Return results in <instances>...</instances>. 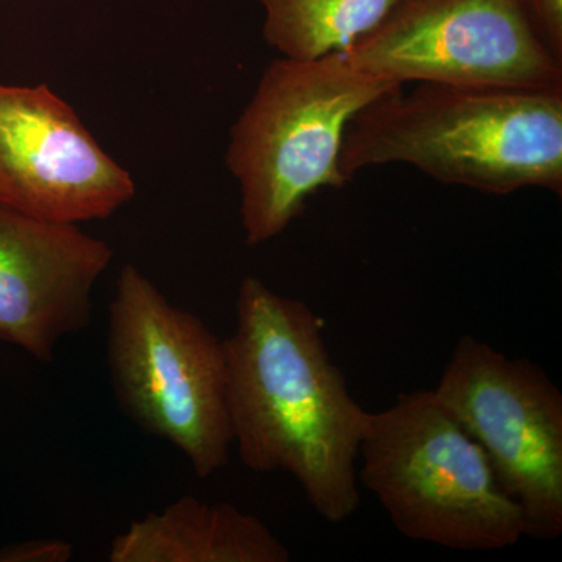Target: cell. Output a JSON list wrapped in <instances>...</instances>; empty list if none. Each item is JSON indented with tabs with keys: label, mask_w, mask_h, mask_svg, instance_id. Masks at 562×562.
<instances>
[{
	"label": "cell",
	"mask_w": 562,
	"mask_h": 562,
	"mask_svg": "<svg viewBox=\"0 0 562 562\" xmlns=\"http://www.w3.org/2000/svg\"><path fill=\"white\" fill-rule=\"evenodd\" d=\"M233 446L251 472H286L322 519L360 508L357 460L369 412L333 362L321 317L246 277L225 339Z\"/></svg>",
	"instance_id": "obj_1"
},
{
	"label": "cell",
	"mask_w": 562,
	"mask_h": 562,
	"mask_svg": "<svg viewBox=\"0 0 562 562\" xmlns=\"http://www.w3.org/2000/svg\"><path fill=\"white\" fill-rule=\"evenodd\" d=\"M406 162L443 184L508 195L562 194V90L419 83L355 114L339 169L347 180Z\"/></svg>",
	"instance_id": "obj_2"
},
{
	"label": "cell",
	"mask_w": 562,
	"mask_h": 562,
	"mask_svg": "<svg viewBox=\"0 0 562 562\" xmlns=\"http://www.w3.org/2000/svg\"><path fill=\"white\" fill-rule=\"evenodd\" d=\"M401 88L355 68L342 54L310 61L281 57L265 69L233 124L225 155L241 190L249 246L284 233L322 188L346 187L339 154L347 125Z\"/></svg>",
	"instance_id": "obj_3"
},
{
	"label": "cell",
	"mask_w": 562,
	"mask_h": 562,
	"mask_svg": "<svg viewBox=\"0 0 562 562\" xmlns=\"http://www.w3.org/2000/svg\"><path fill=\"white\" fill-rule=\"evenodd\" d=\"M360 458L358 479L405 538L464 552L525 538L519 506L435 391L403 392L369 413Z\"/></svg>",
	"instance_id": "obj_4"
},
{
	"label": "cell",
	"mask_w": 562,
	"mask_h": 562,
	"mask_svg": "<svg viewBox=\"0 0 562 562\" xmlns=\"http://www.w3.org/2000/svg\"><path fill=\"white\" fill-rule=\"evenodd\" d=\"M109 322L106 360L122 412L180 450L199 479L224 469L233 446L224 341L133 265L122 268Z\"/></svg>",
	"instance_id": "obj_5"
},
{
	"label": "cell",
	"mask_w": 562,
	"mask_h": 562,
	"mask_svg": "<svg viewBox=\"0 0 562 562\" xmlns=\"http://www.w3.org/2000/svg\"><path fill=\"white\" fill-rule=\"evenodd\" d=\"M435 394L479 443L524 516L525 538L562 535V392L542 368L462 336Z\"/></svg>",
	"instance_id": "obj_6"
},
{
	"label": "cell",
	"mask_w": 562,
	"mask_h": 562,
	"mask_svg": "<svg viewBox=\"0 0 562 562\" xmlns=\"http://www.w3.org/2000/svg\"><path fill=\"white\" fill-rule=\"evenodd\" d=\"M344 58L380 79L562 90V63L519 0H397Z\"/></svg>",
	"instance_id": "obj_7"
},
{
	"label": "cell",
	"mask_w": 562,
	"mask_h": 562,
	"mask_svg": "<svg viewBox=\"0 0 562 562\" xmlns=\"http://www.w3.org/2000/svg\"><path fill=\"white\" fill-rule=\"evenodd\" d=\"M131 172L47 85L0 83V205L35 220H106L132 201Z\"/></svg>",
	"instance_id": "obj_8"
},
{
	"label": "cell",
	"mask_w": 562,
	"mask_h": 562,
	"mask_svg": "<svg viewBox=\"0 0 562 562\" xmlns=\"http://www.w3.org/2000/svg\"><path fill=\"white\" fill-rule=\"evenodd\" d=\"M113 260L102 239L0 205V341L41 362L92 317V291Z\"/></svg>",
	"instance_id": "obj_9"
},
{
	"label": "cell",
	"mask_w": 562,
	"mask_h": 562,
	"mask_svg": "<svg viewBox=\"0 0 562 562\" xmlns=\"http://www.w3.org/2000/svg\"><path fill=\"white\" fill-rule=\"evenodd\" d=\"M290 550L258 517L184 495L113 539L111 562H288Z\"/></svg>",
	"instance_id": "obj_10"
},
{
	"label": "cell",
	"mask_w": 562,
	"mask_h": 562,
	"mask_svg": "<svg viewBox=\"0 0 562 562\" xmlns=\"http://www.w3.org/2000/svg\"><path fill=\"white\" fill-rule=\"evenodd\" d=\"M397 0H260L266 43L291 60L341 54L371 32Z\"/></svg>",
	"instance_id": "obj_11"
},
{
	"label": "cell",
	"mask_w": 562,
	"mask_h": 562,
	"mask_svg": "<svg viewBox=\"0 0 562 562\" xmlns=\"http://www.w3.org/2000/svg\"><path fill=\"white\" fill-rule=\"evenodd\" d=\"M532 31L562 63V0H519Z\"/></svg>",
	"instance_id": "obj_12"
},
{
	"label": "cell",
	"mask_w": 562,
	"mask_h": 562,
	"mask_svg": "<svg viewBox=\"0 0 562 562\" xmlns=\"http://www.w3.org/2000/svg\"><path fill=\"white\" fill-rule=\"evenodd\" d=\"M72 554V543L60 539H33L2 547L0 562H68Z\"/></svg>",
	"instance_id": "obj_13"
}]
</instances>
